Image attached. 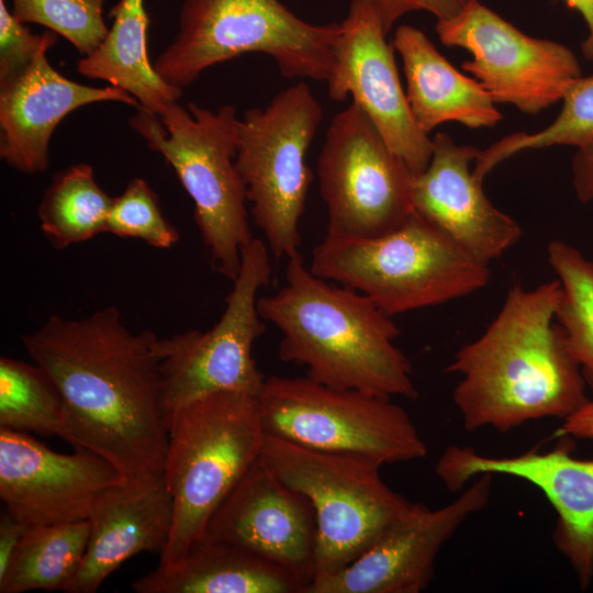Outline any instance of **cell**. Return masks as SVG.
Masks as SVG:
<instances>
[{
  "mask_svg": "<svg viewBox=\"0 0 593 593\" xmlns=\"http://www.w3.org/2000/svg\"><path fill=\"white\" fill-rule=\"evenodd\" d=\"M555 437L593 439V399L564 418Z\"/></svg>",
  "mask_w": 593,
  "mask_h": 593,
  "instance_id": "d590c367",
  "label": "cell"
},
{
  "mask_svg": "<svg viewBox=\"0 0 593 593\" xmlns=\"http://www.w3.org/2000/svg\"><path fill=\"white\" fill-rule=\"evenodd\" d=\"M436 33L446 46L467 49L472 74L497 103L536 114L562 99L581 76L571 49L550 40L528 36L478 0H469L452 19L437 21Z\"/></svg>",
  "mask_w": 593,
  "mask_h": 593,
  "instance_id": "4fadbf2b",
  "label": "cell"
},
{
  "mask_svg": "<svg viewBox=\"0 0 593 593\" xmlns=\"http://www.w3.org/2000/svg\"><path fill=\"white\" fill-rule=\"evenodd\" d=\"M293 572L238 544L201 536L171 569L156 568L132 584L136 593H304Z\"/></svg>",
  "mask_w": 593,
  "mask_h": 593,
  "instance_id": "603a6c76",
  "label": "cell"
},
{
  "mask_svg": "<svg viewBox=\"0 0 593 593\" xmlns=\"http://www.w3.org/2000/svg\"><path fill=\"white\" fill-rule=\"evenodd\" d=\"M110 15L113 23L105 38L77 61V71L124 90L136 99L139 110L158 115L180 99L182 90L161 79L149 60L145 0H120Z\"/></svg>",
  "mask_w": 593,
  "mask_h": 593,
  "instance_id": "cb8c5ba5",
  "label": "cell"
},
{
  "mask_svg": "<svg viewBox=\"0 0 593 593\" xmlns=\"http://www.w3.org/2000/svg\"><path fill=\"white\" fill-rule=\"evenodd\" d=\"M260 458L315 510L314 577L342 570L415 505L382 480V465L366 457L315 450L266 434Z\"/></svg>",
  "mask_w": 593,
  "mask_h": 593,
  "instance_id": "ba28073f",
  "label": "cell"
},
{
  "mask_svg": "<svg viewBox=\"0 0 593 593\" xmlns=\"http://www.w3.org/2000/svg\"><path fill=\"white\" fill-rule=\"evenodd\" d=\"M115 467L83 448L56 452L26 433L0 428V499L26 527L85 521Z\"/></svg>",
  "mask_w": 593,
  "mask_h": 593,
  "instance_id": "e0dca14e",
  "label": "cell"
},
{
  "mask_svg": "<svg viewBox=\"0 0 593 593\" xmlns=\"http://www.w3.org/2000/svg\"><path fill=\"white\" fill-rule=\"evenodd\" d=\"M238 121L230 104L212 111L178 101L158 115L138 110L130 120L174 169L194 203V221L213 269L232 281L240 269L242 250L254 239L246 188L235 166Z\"/></svg>",
  "mask_w": 593,
  "mask_h": 593,
  "instance_id": "8992f818",
  "label": "cell"
},
{
  "mask_svg": "<svg viewBox=\"0 0 593 593\" xmlns=\"http://www.w3.org/2000/svg\"><path fill=\"white\" fill-rule=\"evenodd\" d=\"M178 24L153 65L181 90L206 68L251 52L269 55L287 78L327 81L340 30L306 22L279 0H184Z\"/></svg>",
  "mask_w": 593,
  "mask_h": 593,
  "instance_id": "52a82bcc",
  "label": "cell"
},
{
  "mask_svg": "<svg viewBox=\"0 0 593 593\" xmlns=\"http://www.w3.org/2000/svg\"><path fill=\"white\" fill-rule=\"evenodd\" d=\"M322 120V105L299 82L238 121L235 166L253 219L276 259L300 254L299 222L313 179L305 158Z\"/></svg>",
  "mask_w": 593,
  "mask_h": 593,
  "instance_id": "30bf717a",
  "label": "cell"
},
{
  "mask_svg": "<svg viewBox=\"0 0 593 593\" xmlns=\"http://www.w3.org/2000/svg\"><path fill=\"white\" fill-rule=\"evenodd\" d=\"M391 45L402 58L411 113L426 135L445 122L480 128L503 119L480 82L459 72L421 30L398 26Z\"/></svg>",
  "mask_w": 593,
  "mask_h": 593,
  "instance_id": "7402d4cb",
  "label": "cell"
},
{
  "mask_svg": "<svg viewBox=\"0 0 593 593\" xmlns=\"http://www.w3.org/2000/svg\"><path fill=\"white\" fill-rule=\"evenodd\" d=\"M112 202L90 165H70L53 177L38 204L41 230L57 249L86 242L107 233Z\"/></svg>",
  "mask_w": 593,
  "mask_h": 593,
  "instance_id": "484cf974",
  "label": "cell"
},
{
  "mask_svg": "<svg viewBox=\"0 0 593 593\" xmlns=\"http://www.w3.org/2000/svg\"><path fill=\"white\" fill-rule=\"evenodd\" d=\"M88 519L29 527L0 578V593L68 592L83 563Z\"/></svg>",
  "mask_w": 593,
  "mask_h": 593,
  "instance_id": "d4e9b609",
  "label": "cell"
},
{
  "mask_svg": "<svg viewBox=\"0 0 593 593\" xmlns=\"http://www.w3.org/2000/svg\"><path fill=\"white\" fill-rule=\"evenodd\" d=\"M107 0H11L12 14L22 23L43 25L61 35L83 56L105 38Z\"/></svg>",
  "mask_w": 593,
  "mask_h": 593,
  "instance_id": "f546056e",
  "label": "cell"
},
{
  "mask_svg": "<svg viewBox=\"0 0 593 593\" xmlns=\"http://www.w3.org/2000/svg\"><path fill=\"white\" fill-rule=\"evenodd\" d=\"M266 434L306 448L351 454L380 465L422 459L428 448L391 398L333 389L309 377H266L258 394Z\"/></svg>",
  "mask_w": 593,
  "mask_h": 593,
  "instance_id": "9c48e42d",
  "label": "cell"
},
{
  "mask_svg": "<svg viewBox=\"0 0 593 593\" xmlns=\"http://www.w3.org/2000/svg\"><path fill=\"white\" fill-rule=\"evenodd\" d=\"M326 235L369 238L401 226L414 212V174L351 102L331 121L317 158Z\"/></svg>",
  "mask_w": 593,
  "mask_h": 593,
  "instance_id": "7c38bea8",
  "label": "cell"
},
{
  "mask_svg": "<svg viewBox=\"0 0 593 593\" xmlns=\"http://www.w3.org/2000/svg\"><path fill=\"white\" fill-rule=\"evenodd\" d=\"M427 168L412 183L414 210L474 258L489 265L513 247L522 228L489 200L470 170L479 149L458 145L443 132L433 138Z\"/></svg>",
  "mask_w": 593,
  "mask_h": 593,
  "instance_id": "d6986e66",
  "label": "cell"
},
{
  "mask_svg": "<svg viewBox=\"0 0 593 593\" xmlns=\"http://www.w3.org/2000/svg\"><path fill=\"white\" fill-rule=\"evenodd\" d=\"M571 168L579 201L593 202V141L577 148Z\"/></svg>",
  "mask_w": 593,
  "mask_h": 593,
  "instance_id": "836d02e7",
  "label": "cell"
},
{
  "mask_svg": "<svg viewBox=\"0 0 593 593\" xmlns=\"http://www.w3.org/2000/svg\"><path fill=\"white\" fill-rule=\"evenodd\" d=\"M163 477L174 502L157 568L180 563L227 494L260 457L266 432L257 395L223 391L176 410L167 422Z\"/></svg>",
  "mask_w": 593,
  "mask_h": 593,
  "instance_id": "277c9868",
  "label": "cell"
},
{
  "mask_svg": "<svg viewBox=\"0 0 593 593\" xmlns=\"http://www.w3.org/2000/svg\"><path fill=\"white\" fill-rule=\"evenodd\" d=\"M309 268L367 295L389 316L466 296L490 280L489 265L415 210L401 226L377 237L325 235Z\"/></svg>",
  "mask_w": 593,
  "mask_h": 593,
  "instance_id": "5b68a950",
  "label": "cell"
},
{
  "mask_svg": "<svg viewBox=\"0 0 593 593\" xmlns=\"http://www.w3.org/2000/svg\"><path fill=\"white\" fill-rule=\"evenodd\" d=\"M0 428L63 436V398L42 367L5 356L0 358Z\"/></svg>",
  "mask_w": 593,
  "mask_h": 593,
  "instance_id": "4316f807",
  "label": "cell"
},
{
  "mask_svg": "<svg viewBox=\"0 0 593 593\" xmlns=\"http://www.w3.org/2000/svg\"><path fill=\"white\" fill-rule=\"evenodd\" d=\"M558 280L526 290L514 283L483 334L445 368L461 379L454 403L468 432H510L547 417L567 418L590 399L580 365L556 321Z\"/></svg>",
  "mask_w": 593,
  "mask_h": 593,
  "instance_id": "7a4b0ae2",
  "label": "cell"
},
{
  "mask_svg": "<svg viewBox=\"0 0 593 593\" xmlns=\"http://www.w3.org/2000/svg\"><path fill=\"white\" fill-rule=\"evenodd\" d=\"M269 256L268 246L254 237L242 250L240 269L220 320L208 331L157 338L166 424L179 407L216 392L260 393L266 376L253 357V346L266 329L257 301L270 282Z\"/></svg>",
  "mask_w": 593,
  "mask_h": 593,
  "instance_id": "8fae6325",
  "label": "cell"
},
{
  "mask_svg": "<svg viewBox=\"0 0 593 593\" xmlns=\"http://www.w3.org/2000/svg\"><path fill=\"white\" fill-rule=\"evenodd\" d=\"M548 262L560 284L556 321L593 389V261L563 240H551Z\"/></svg>",
  "mask_w": 593,
  "mask_h": 593,
  "instance_id": "83f0119b",
  "label": "cell"
},
{
  "mask_svg": "<svg viewBox=\"0 0 593 593\" xmlns=\"http://www.w3.org/2000/svg\"><path fill=\"white\" fill-rule=\"evenodd\" d=\"M202 536L246 547L299 575L306 586L315 575V510L260 457L215 510Z\"/></svg>",
  "mask_w": 593,
  "mask_h": 593,
  "instance_id": "ac0fdd59",
  "label": "cell"
},
{
  "mask_svg": "<svg viewBox=\"0 0 593 593\" xmlns=\"http://www.w3.org/2000/svg\"><path fill=\"white\" fill-rule=\"evenodd\" d=\"M569 7L578 10L585 20L588 36L581 44L583 56L593 61V0H566Z\"/></svg>",
  "mask_w": 593,
  "mask_h": 593,
  "instance_id": "8d00e7d4",
  "label": "cell"
},
{
  "mask_svg": "<svg viewBox=\"0 0 593 593\" xmlns=\"http://www.w3.org/2000/svg\"><path fill=\"white\" fill-rule=\"evenodd\" d=\"M563 105L556 120L535 133L507 135L484 150H480L473 175L481 181L500 163L524 149L556 145L581 147L593 141V75L575 78L561 99Z\"/></svg>",
  "mask_w": 593,
  "mask_h": 593,
  "instance_id": "f1b7e54d",
  "label": "cell"
},
{
  "mask_svg": "<svg viewBox=\"0 0 593 593\" xmlns=\"http://www.w3.org/2000/svg\"><path fill=\"white\" fill-rule=\"evenodd\" d=\"M558 439L549 451L532 449L506 457L451 445L436 462L435 473L451 492H461L484 473L510 475L537 486L557 513L555 546L574 570L580 589L585 590L593 579V459L572 456V438Z\"/></svg>",
  "mask_w": 593,
  "mask_h": 593,
  "instance_id": "9a60e30c",
  "label": "cell"
},
{
  "mask_svg": "<svg viewBox=\"0 0 593 593\" xmlns=\"http://www.w3.org/2000/svg\"><path fill=\"white\" fill-rule=\"evenodd\" d=\"M157 338L131 331L114 305L81 318L52 315L21 338L61 394V438L108 460L123 480L164 471L168 428Z\"/></svg>",
  "mask_w": 593,
  "mask_h": 593,
  "instance_id": "6da1fadb",
  "label": "cell"
},
{
  "mask_svg": "<svg viewBox=\"0 0 593 593\" xmlns=\"http://www.w3.org/2000/svg\"><path fill=\"white\" fill-rule=\"evenodd\" d=\"M107 232L138 238L156 248H170L180 238L179 232L165 219L156 193L142 178L132 179L124 191L113 198Z\"/></svg>",
  "mask_w": 593,
  "mask_h": 593,
  "instance_id": "4dcf8cb0",
  "label": "cell"
},
{
  "mask_svg": "<svg viewBox=\"0 0 593 593\" xmlns=\"http://www.w3.org/2000/svg\"><path fill=\"white\" fill-rule=\"evenodd\" d=\"M81 569L67 593H94L123 562L143 551L164 553L174 502L164 477L120 480L102 491L88 516Z\"/></svg>",
  "mask_w": 593,
  "mask_h": 593,
  "instance_id": "44dd1931",
  "label": "cell"
},
{
  "mask_svg": "<svg viewBox=\"0 0 593 593\" xmlns=\"http://www.w3.org/2000/svg\"><path fill=\"white\" fill-rule=\"evenodd\" d=\"M493 474L484 473L451 503L432 510L423 503L387 526L342 570L316 575L304 593H419L435 572L436 558L447 540L491 496Z\"/></svg>",
  "mask_w": 593,
  "mask_h": 593,
  "instance_id": "5bb4252c",
  "label": "cell"
},
{
  "mask_svg": "<svg viewBox=\"0 0 593 593\" xmlns=\"http://www.w3.org/2000/svg\"><path fill=\"white\" fill-rule=\"evenodd\" d=\"M29 527L12 517L7 508L0 515V578L4 574L12 555Z\"/></svg>",
  "mask_w": 593,
  "mask_h": 593,
  "instance_id": "e575fe53",
  "label": "cell"
},
{
  "mask_svg": "<svg viewBox=\"0 0 593 593\" xmlns=\"http://www.w3.org/2000/svg\"><path fill=\"white\" fill-rule=\"evenodd\" d=\"M56 33L34 34L14 18L5 1L0 0V81L24 70L44 47L56 44Z\"/></svg>",
  "mask_w": 593,
  "mask_h": 593,
  "instance_id": "1f68e13d",
  "label": "cell"
},
{
  "mask_svg": "<svg viewBox=\"0 0 593 593\" xmlns=\"http://www.w3.org/2000/svg\"><path fill=\"white\" fill-rule=\"evenodd\" d=\"M287 261L286 284L257 301L260 317L281 332L279 359L304 366L306 377L333 389L416 399L392 316L367 295L313 273L301 254Z\"/></svg>",
  "mask_w": 593,
  "mask_h": 593,
  "instance_id": "3957f363",
  "label": "cell"
},
{
  "mask_svg": "<svg viewBox=\"0 0 593 593\" xmlns=\"http://www.w3.org/2000/svg\"><path fill=\"white\" fill-rule=\"evenodd\" d=\"M388 34L393 24L404 14L427 11L437 21L452 19L461 12L469 0H371Z\"/></svg>",
  "mask_w": 593,
  "mask_h": 593,
  "instance_id": "d6a6232c",
  "label": "cell"
},
{
  "mask_svg": "<svg viewBox=\"0 0 593 593\" xmlns=\"http://www.w3.org/2000/svg\"><path fill=\"white\" fill-rule=\"evenodd\" d=\"M335 64L326 81L328 96L351 94L388 146L414 175L432 158L433 141L416 125L402 89L385 31L371 0H350L339 23Z\"/></svg>",
  "mask_w": 593,
  "mask_h": 593,
  "instance_id": "2e32d148",
  "label": "cell"
},
{
  "mask_svg": "<svg viewBox=\"0 0 593 593\" xmlns=\"http://www.w3.org/2000/svg\"><path fill=\"white\" fill-rule=\"evenodd\" d=\"M49 48H42L20 74L0 81V158L22 174L48 168L53 132L80 107L113 101L139 110L136 99L120 88L87 86L61 75L47 59Z\"/></svg>",
  "mask_w": 593,
  "mask_h": 593,
  "instance_id": "ffe728a7",
  "label": "cell"
}]
</instances>
